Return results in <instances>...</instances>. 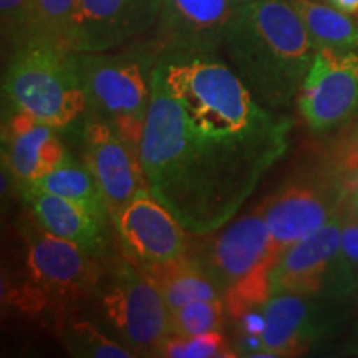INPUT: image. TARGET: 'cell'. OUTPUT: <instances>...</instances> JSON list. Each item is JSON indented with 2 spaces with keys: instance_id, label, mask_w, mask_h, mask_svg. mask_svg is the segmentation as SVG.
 <instances>
[{
  "instance_id": "6da1fadb",
  "label": "cell",
  "mask_w": 358,
  "mask_h": 358,
  "mask_svg": "<svg viewBox=\"0 0 358 358\" xmlns=\"http://www.w3.org/2000/svg\"><path fill=\"white\" fill-rule=\"evenodd\" d=\"M275 115L219 57L161 60L141 138L148 185L189 234L232 221L289 150Z\"/></svg>"
},
{
  "instance_id": "7a4b0ae2",
  "label": "cell",
  "mask_w": 358,
  "mask_h": 358,
  "mask_svg": "<svg viewBox=\"0 0 358 358\" xmlns=\"http://www.w3.org/2000/svg\"><path fill=\"white\" fill-rule=\"evenodd\" d=\"M222 50L245 87L272 111L297 100L317 53L290 0L236 7Z\"/></svg>"
},
{
  "instance_id": "3957f363",
  "label": "cell",
  "mask_w": 358,
  "mask_h": 358,
  "mask_svg": "<svg viewBox=\"0 0 358 358\" xmlns=\"http://www.w3.org/2000/svg\"><path fill=\"white\" fill-rule=\"evenodd\" d=\"M156 64L146 37L115 50L75 52L87 115L108 122L136 151L141 150Z\"/></svg>"
},
{
  "instance_id": "277c9868",
  "label": "cell",
  "mask_w": 358,
  "mask_h": 358,
  "mask_svg": "<svg viewBox=\"0 0 358 358\" xmlns=\"http://www.w3.org/2000/svg\"><path fill=\"white\" fill-rule=\"evenodd\" d=\"M2 92L13 110L58 131L87 115L75 52L52 43L32 42L7 58Z\"/></svg>"
},
{
  "instance_id": "5b68a950",
  "label": "cell",
  "mask_w": 358,
  "mask_h": 358,
  "mask_svg": "<svg viewBox=\"0 0 358 358\" xmlns=\"http://www.w3.org/2000/svg\"><path fill=\"white\" fill-rule=\"evenodd\" d=\"M103 322L136 357H155L169 330V308L159 290L129 259H115L98 282Z\"/></svg>"
},
{
  "instance_id": "8992f818",
  "label": "cell",
  "mask_w": 358,
  "mask_h": 358,
  "mask_svg": "<svg viewBox=\"0 0 358 358\" xmlns=\"http://www.w3.org/2000/svg\"><path fill=\"white\" fill-rule=\"evenodd\" d=\"M352 192L350 182L327 161L282 182L261 204L275 256L325 226L345 208Z\"/></svg>"
},
{
  "instance_id": "52a82bcc",
  "label": "cell",
  "mask_w": 358,
  "mask_h": 358,
  "mask_svg": "<svg viewBox=\"0 0 358 358\" xmlns=\"http://www.w3.org/2000/svg\"><path fill=\"white\" fill-rule=\"evenodd\" d=\"M22 232L29 272L27 297H34L38 308L50 307L60 315L95 295L103 274L100 257L42 229L35 219L27 221Z\"/></svg>"
},
{
  "instance_id": "ba28073f",
  "label": "cell",
  "mask_w": 358,
  "mask_h": 358,
  "mask_svg": "<svg viewBox=\"0 0 358 358\" xmlns=\"http://www.w3.org/2000/svg\"><path fill=\"white\" fill-rule=\"evenodd\" d=\"M222 295L252 274L262 264L279 257L272 249V237L261 206L229 221L209 234H192L189 250Z\"/></svg>"
},
{
  "instance_id": "9c48e42d",
  "label": "cell",
  "mask_w": 358,
  "mask_h": 358,
  "mask_svg": "<svg viewBox=\"0 0 358 358\" xmlns=\"http://www.w3.org/2000/svg\"><path fill=\"white\" fill-rule=\"evenodd\" d=\"M234 8L231 0H163L146 38L158 62L217 57Z\"/></svg>"
},
{
  "instance_id": "30bf717a",
  "label": "cell",
  "mask_w": 358,
  "mask_h": 358,
  "mask_svg": "<svg viewBox=\"0 0 358 358\" xmlns=\"http://www.w3.org/2000/svg\"><path fill=\"white\" fill-rule=\"evenodd\" d=\"M297 103L308 128L317 133L358 120V45L317 50Z\"/></svg>"
},
{
  "instance_id": "8fae6325",
  "label": "cell",
  "mask_w": 358,
  "mask_h": 358,
  "mask_svg": "<svg viewBox=\"0 0 358 358\" xmlns=\"http://www.w3.org/2000/svg\"><path fill=\"white\" fill-rule=\"evenodd\" d=\"M123 254L138 268L166 264L186 256L189 232L155 198L151 189L141 191L128 204L111 214Z\"/></svg>"
},
{
  "instance_id": "7c38bea8",
  "label": "cell",
  "mask_w": 358,
  "mask_h": 358,
  "mask_svg": "<svg viewBox=\"0 0 358 358\" xmlns=\"http://www.w3.org/2000/svg\"><path fill=\"white\" fill-rule=\"evenodd\" d=\"M83 163L105 196L110 216L150 189L141 155L108 122L85 115Z\"/></svg>"
},
{
  "instance_id": "4fadbf2b",
  "label": "cell",
  "mask_w": 358,
  "mask_h": 358,
  "mask_svg": "<svg viewBox=\"0 0 358 358\" xmlns=\"http://www.w3.org/2000/svg\"><path fill=\"white\" fill-rule=\"evenodd\" d=\"M163 0H77L70 47L106 52L151 34Z\"/></svg>"
},
{
  "instance_id": "5bb4252c",
  "label": "cell",
  "mask_w": 358,
  "mask_h": 358,
  "mask_svg": "<svg viewBox=\"0 0 358 358\" xmlns=\"http://www.w3.org/2000/svg\"><path fill=\"white\" fill-rule=\"evenodd\" d=\"M334 299L324 295L274 294L264 306L266 357H299L320 342L337 322Z\"/></svg>"
},
{
  "instance_id": "9a60e30c",
  "label": "cell",
  "mask_w": 358,
  "mask_h": 358,
  "mask_svg": "<svg viewBox=\"0 0 358 358\" xmlns=\"http://www.w3.org/2000/svg\"><path fill=\"white\" fill-rule=\"evenodd\" d=\"M347 203L325 226L310 236L290 245L280 254L271 271V292L324 295L327 277L342 244V231L345 224Z\"/></svg>"
},
{
  "instance_id": "2e32d148",
  "label": "cell",
  "mask_w": 358,
  "mask_h": 358,
  "mask_svg": "<svg viewBox=\"0 0 358 358\" xmlns=\"http://www.w3.org/2000/svg\"><path fill=\"white\" fill-rule=\"evenodd\" d=\"M57 133L24 111L8 116L2 133L3 166L19 189L35 185L69 156Z\"/></svg>"
},
{
  "instance_id": "e0dca14e",
  "label": "cell",
  "mask_w": 358,
  "mask_h": 358,
  "mask_svg": "<svg viewBox=\"0 0 358 358\" xmlns=\"http://www.w3.org/2000/svg\"><path fill=\"white\" fill-rule=\"evenodd\" d=\"M20 192L42 229L101 257L106 245V224L98 221L80 204L53 192L35 186L20 187Z\"/></svg>"
},
{
  "instance_id": "ac0fdd59",
  "label": "cell",
  "mask_w": 358,
  "mask_h": 358,
  "mask_svg": "<svg viewBox=\"0 0 358 358\" xmlns=\"http://www.w3.org/2000/svg\"><path fill=\"white\" fill-rule=\"evenodd\" d=\"M140 271L158 287L169 312L194 301L224 299L217 285L189 252L174 261Z\"/></svg>"
},
{
  "instance_id": "d6986e66",
  "label": "cell",
  "mask_w": 358,
  "mask_h": 358,
  "mask_svg": "<svg viewBox=\"0 0 358 358\" xmlns=\"http://www.w3.org/2000/svg\"><path fill=\"white\" fill-rule=\"evenodd\" d=\"M32 186L73 201L106 226L111 221L110 209L96 179L90 173L87 164L80 163L70 155Z\"/></svg>"
},
{
  "instance_id": "ffe728a7",
  "label": "cell",
  "mask_w": 358,
  "mask_h": 358,
  "mask_svg": "<svg viewBox=\"0 0 358 358\" xmlns=\"http://www.w3.org/2000/svg\"><path fill=\"white\" fill-rule=\"evenodd\" d=\"M317 50H348L358 45V19L315 0H290Z\"/></svg>"
},
{
  "instance_id": "44dd1931",
  "label": "cell",
  "mask_w": 358,
  "mask_h": 358,
  "mask_svg": "<svg viewBox=\"0 0 358 358\" xmlns=\"http://www.w3.org/2000/svg\"><path fill=\"white\" fill-rule=\"evenodd\" d=\"M58 337L70 355L80 358H133L134 353L118 340H113L100 325L82 317L73 308L62 312Z\"/></svg>"
},
{
  "instance_id": "7402d4cb",
  "label": "cell",
  "mask_w": 358,
  "mask_h": 358,
  "mask_svg": "<svg viewBox=\"0 0 358 358\" xmlns=\"http://www.w3.org/2000/svg\"><path fill=\"white\" fill-rule=\"evenodd\" d=\"M358 290V217L352 204L342 231V244L330 267L324 297L343 301Z\"/></svg>"
},
{
  "instance_id": "603a6c76",
  "label": "cell",
  "mask_w": 358,
  "mask_h": 358,
  "mask_svg": "<svg viewBox=\"0 0 358 358\" xmlns=\"http://www.w3.org/2000/svg\"><path fill=\"white\" fill-rule=\"evenodd\" d=\"M34 2L35 25L32 42L52 43L71 50L70 40L77 0H34Z\"/></svg>"
},
{
  "instance_id": "cb8c5ba5",
  "label": "cell",
  "mask_w": 358,
  "mask_h": 358,
  "mask_svg": "<svg viewBox=\"0 0 358 358\" xmlns=\"http://www.w3.org/2000/svg\"><path fill=\"white\" fill-rule=\"evenodd\" d=\"M155 357L159 358H232L237 357L234 347L227 342L221 330L199 335L169 334L163 340Z\"/></svg>"
},
{
  "instance_id": "d4e9b609",
  "label": "cell",
  "mask_w": 358,
  "mask_h": 358,
  "mask_svg": "<svg viewBox=\"0 0 358 358\" xmlns=\"http://www.w3.org/2000/svg\"><path fill=\"white\" fill-rule=\"evenodd\" d=\"M227 319L224 299L194 301L169 312V330L176 335H199L222 330Z\"/></svg>"
},
{
  "instance_id": "484cf974",
  "label": "cell",
  "mask_w": 358,
  "mask_h": 358,
  "mask_svg": "<svg viewBox=\"0 0 358 358\" xmlns=\"http://www.w3.org/2000/svg\"><path fill=\"white\" fill-rule=\"evenodd\" d=\"M35 25L34 0H0V29L3 55L10 58L17 50L32 43Z\"/></svg>"
},
{
  "instance_id": "4316f807",
  "label": "cell",
  "mask_w": 358,
  "mask_h": 358,
  "mask_svg": "<svg viewBox=\"0 0 358 358\" xmlns=\"http://www.w3.org/2000/svg\"><path fill=\"white\" fill-rule=\"evenodd\" d=\"M343 128V127H342ZM327 163L334 166L350 182L352 189L358 187V123L345 124L337 134L327 153Z\"/></svg>"
},
{
  "instance_id": "83f0119b",
  "label": "cell",
  "mask_w": 358,
  "mask_h": 358,
  "mask_svg": "<svg viewBox=\"0 0 358 358\" xmlns=\"http://www.w3.org/2000/svg\"><path fill=\"white\" fill-rule=\"evenodd\" d=\"M329 3L332 7L338 8L340 12L358 19V0H329Z\"/></svg>"
},
{
  "instance_id": "f1b7e54d",
  "label": "cell",
  "mask_w": 358,
  "mask_h": 358,
  "mask_svg": "<svg viewBox=\"0 0 358 358\" xmlns=\"http://www.w3.org/2000/svg\"><path fill=\"white\" fill-rule=\"evenodd\" d=\"M350 204H352L353 213H355V216L358 217V187H357L355 191H353V198L350 201Z\"/></svg>"
},
{
  "instance_id": "f546056e",
  "label": "cell",
  "mask_w": 358,
  "mask_h": 358,
  "mask_svg": "<svg viewBox=\"0 0 358 358\" xmlns=\"http://www.w3.org/2000/svg\"><path fill=\"white\" fill-rule=\"evenodd\" d=\"M232 6L239 7V6H245V3H254V2H261V0H231Z\"/></svg>"
},
{
  "instance_id": "4dcf8cb0",
  "label": "cell",
  "mask_w": 358,
  "mask_h": 358,
  "mask_svg": "<svg viewBox=\"0 0 358 358\" xmlns=\"http://www.w3.org/2000/svg\"><path fill=\"white\" fill-rule=\"evenodd\" d=\"M357 350H358V337H357Z\"/></svg>"
}]
</instances>
